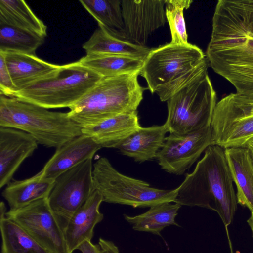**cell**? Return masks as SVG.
<instances>
[{
    "label": "cell",
    "mask_w": 253,
    "mask_h": 253,
    "mask_svg": "<svg viewBox=\"0 0 253 253\" xmlns=\"http://www.w3.org/2000/svg\"><path fill=\"white\" fill-rule=\"evenodd\" d=\"M209 66L253 97V0H219L206 52Z\"/></svg>",
    "instance_id": "1"
},
{
    "label": "cell",
    "mask_w": 253,
    "mask_h": 253,
    "mask_svg": "<svg viewBox=\"0 0 253 253\" xmlns=\"http://www.w3.org/2000/svg\"><path fill=\"white\" fill-rule=\"evenodd\" d=\"M233 182L224 149L211 145L193 171L186 174L184 181L176 188L174 203L214 211L227 227L232 222L237 209Z\"/></svg>",
    "instance_id": "2"
},
{
    "label": "cell",
    "mask_w": 253,
    "mask_h": 253,
    "mask_svg": "<svg viewBox=\"0 0 253 253\" xmlns=\"http://www.w3.org/2000/svg\"><path fill=\"white\" fill-rule=\"evenodd\" d=\"M209 67L205 53L198 46L170 42L151 49L139 75L151 93L165 102L207 72Z\"/></svg>",
    "instance_id": "3"
},
{
    "label": "cell",
    "mask_w": 253,
    "mask_h": 253,
    "mask_svg": "<svg viewBox=\"0 0 253 253\" xmlns=\"http://www.w3.org/2000/svg\"><path fill=\"white\" fill-rule=\"evenodd\" d=\"M138 75L103 78L69 108L70 118L83 128L121 114L136 111L144 91Z\"/></svg>",
    "instance_id": "4"
},
{
    "label": "cell",
    "mask_w": 253,
    "mask_h": 253,
    "mask_svg": "<svg viewBox=\"0 0 253 253\" xmlns=\"http://www.w3.org/2000/svg\"><path fill=\"white\" fill-rule=\"evenodd\" d=\"M0 127L27 132L47 148H57L83 134L68 113L51 111L3 95L0 96Z\"/></svg>",
    "instance_id": "5"
},
{
    "label": "cell",
    "mask_w": 253,
    "mask_h": 253,
    "mask_svg": "<svg viewBox=\"0 0 253 253\" xmlns=\"http://www.w3.org/2000/svg\"><path fill=\"white\" fill-rule=\"evenodd\" d=\"M103 78L77 61L61 65L51 76L15 91L10 97L47 109L69 108Z\"/></svg>",
    "instance_id": "6"
},
{
    "label": "cell",
    "mask_w": 253,
    "mask_h": 253,
    "mask_svg": "<svg viewBox=\"0 0 253 253\" xmlns=\"http://www.w3.org/2000/svg\"><path fill=\"white\" fill-rule=\"evenodd\" d=\"M216 100L206 72L167 101L168 116L165 124L169 132L185 134L210 126Z\"/></svg>",
    "instance_id": "7"
},
{
    "label": "cell",
    "mask_w": 253,
    "mask_h": 253,
    "mask_svg": "<svg viewBox=\"0 0 253 253\" xmlns=\"http://www.w3.org/2000/svg\"><path fill=\"white\" fill-rule=\"evenodd\" d=\"M95 190L103 201L131 206L150 207L166 202H174L177 192L152 187L149 184L119 172L106 157H101L93 165Z\"/></svg>",
    "instance_id": "8"
},
{
    "label": "cell",
    "mask_w": 253,
    "mask_h": 253,
    "mask_svg": "<svg viewBox=\"0 0 253 253\" xmlns=\"http://www.w3.org/2000/svg\"><path fill=\"white\" fill-rule=\"evenodd\" d=\"M211 145L247 148L253 140V97L237 92L217 102L212 117Z\"/></svg>",
    "instance_id": "9"
},
{
    "label": "cell",
    "mask_w": 253,
    "mask_h": 253,
    "mask_svg": "<svg viewBox=\"0 0 253 253\" xmlns=\"http://www.w3.org/2000/svg\"><path fill=\"white\" fill-rule=\"evenodd\" d=\"M95 190L92 157L55 179L48 200L63 231L73 214Z\"/></svg>",
    "instance_id": "10"
},
{
    "label": "cell",
    "mask_w": 253,
    "mask_h": 253,
    "mask_svg": "<svg viewBox=\"0 0 253 253\" xmlns=\"http://www.w3.org/2000/svg\"><path fill=\"white\" fill-rule=\"evenodd\" d=\"M5 216L17 223L51 253H69L64 231L50 207L48 198L10 209Z\"/></svg>",
    "instance_id": "11"
},
{
    "label": "cell",
    "mask_w": 253,
    "mask_h": 253,
    "mask_svg": "<svg viewBox=\"0 0 253 253\" xmlns=\"http://www.w3.org/2000/svg\"><path fill=\"white\" fill-rule=\"evenodd\" d=\"M211 126L185 134L170 133L156 155L159 165L166 171L182 175L211 145Z\"/></svg>",
    "instance_id": "12"
},
{
    "label": "cell",
    "mask_w": 253,
    "mask_h": 253,
    "mask_svg": "<svg viewBox=\"0 0 253 253\" xmlns=\"http://www.w3.org/2000/svg\"><path fill=\"white\" fill-rule=\"evenodd\" d=\"M165 0H123L122 10L127 40L145 46L149 36L167 21Z\"/></svg>",
    "instance_id": "13"
},
{
    "label": "cell",
    "mask_w": 253,
    "mask_h": 253,
    "mask_svg": "<svg viewBox=\"0 0 253 253\" xmlns=\"http://www.w3.org/2000/svg\"><path fill=\"white\" fill-rule=\"evenodd\" d=\"M37 140L23 131L0 127V188L8 184L23 161L38 148Z\"/></svg>",
    "instance_id": "14"
},
{
    "label": "cell",
    "mask_w": 253,
    "mask_h": 253,
    "mask_svg": "<svg viewBox=\"0 0 253 253\" xmlns=\"http://www.w3.org/2000/svg\"><path fill=\"white\" fill-rule=\"evenodd\" d=\"M101 148L90 136L82 134L56 148L41 170L42 177L53 180L89 158Z\"/></svg>",
    "instance_id": "15"
},
{
    "label": "cell",
    "mask_w": 253,
    "mask_h": 253,
    "mask_svg": "<svg viewBox=\"0 0 253 253\" xmlns=\"http://www.w3.org/2000/svg\"><path fill=\"white\" fill-rule=\"evenodd\" d=\"M103 201L101 194L96 190L77 211L64 230L69 253H72L86 240H91L96 224L104 218L99 211Z\"/></svg>",
    "instance_id": "16"
},
{
    "label": "cell",
    "mask_w": 253,
    "mask_h": 253,
    "mask_svg": "<svg viewBox=\"0 0 253 253\" xmlns=\"http://www.w3.org/2000/svg\"><path fill=\"white\" fill-rule=\"evenodd\" d=\"M141 127L136 111L121 114L82 128V132L91 137L101 148H115Z\"/></svg>",
    "instance_id": "17"
},
{
    "label": "cell",
    "mask_w": 253,
    "mask_h": 253,
    "mask_svg": "<svg viewBox=\"0 0 253 253\" xmlns=\"http://www.w3.org/2000/svg\"><path fill=\"white\" fill-rule=\"evenodd\" d=\"M1 52L4 55L10 75L16 87L15 91L51 76L61 67V65L46 62L36 55Z\"/></svg>",
    "instance_id": "18"
},
{
    "label": "cell",
    "mask_w": 253,
    "mask_h": 253,
    "mask_svg": "<svg viewBox=\"0 0 253 253\" xmlns=\"http://www.w3.org/2000/svg\"><path fill=\"white\" fill-rule=\"evenodd\" d=\"M169 132L166 125L141 127L115 148L135 161L143 162L156 158Z\"/></svg>",
    "instance_id": "19"
},
{
    "label": "cell",
    "mask_w": 253,
    "mask_h": 253,
    "mask_svg": "<svg viewBox=\"0 0 253 253\" xmlns=\"http://www.w3.org/2000/svg\"><path fill=\"white\" fill-rule=\"evenodd\" d=\"M230 173L237 188L238 204L253 211V166L246 147L224 149Z\"/></svg>",
    "instance_id": "20"
},
{
    "label": "cell",
    "mask_w": 253,
    "mask_h": 253,
    "mask_svg": "<svg viewBox=\"0 0 253 253\" xmlns=\"http://www.w3.org/2000/svg\"><path fill=\"white\" fill-rule=\"evenodd\" d=\"M55 180L42 177L41 171L22 180H13L6 185L2 195L10 209H17L35 201L48 198Z\"/></svg>",
    "instance_id": "21"
},
{
    "label": "cell",
    "mask_w": 253,
    "mask_h": 253,
    "mask_svg": "<svg viewBox=\"0 0 253 253\" xmlns=\"http://www.w3.org/2000/svg\"><path fill=\"white\" fill-rule=\"evenodd\" d=\"M86 54H110L131 57L144 61L151 49L113 35L99 26L83 45Z\"/></svg>",
    "instance_id": "22"
},
{
    "label": "cell",
    "mask_w": 253,
    "mask_h": 253,
    "mask_svg": "<svg viewBox=\"0 0 253 253\" xmlns=\"http://www.w3.org/2000/svg\"><path fill=\"white\" fill-rule=\"evenodd\" d=\"M181 207L176 203H163L150 207L148 211L141 214L134 216L124 214V216L133 230L160 236L161 231L166 227L172 225L179 226L175 218Z\"/></svg>",
    "instance_id": "23"
},
{
    "label": "cell",
    "mask_w": 253,
    "mask_h": 253,
    "mask_svg": "<svg viewBox=\"0 0 253 253\" xmlns=\"http://www.w3.org/2000/svg\"><path fill=\"white\" fill-rule=\"evenodd\" d=\"M83 66L103 78L139 74L143 61L135 58L110 54H86L78 60Z\"/></svg>",
    "instance_id": "24"
},
{
    "label": "cell",
    "mask_w": 253,
    "mask_h": 253,
    "mask_svg": "<svg viewBox=\"0 0 253 253\" xmlns=\"http://www.w3.org/2000/svg\"><path fill=\"white\" fill-rule=\"evenodd\" d=\"M79 2L96 20L98 26L102 27L118 38L127 40L122 14V0H80Z\"/></svg>",
    "instance_id": "25"
},
{
    "label": "cell",
    "mask_w": 253,
    "mask_h": 253,
    "mask_svg": "<svg viewBox=\"0 0 253 253\" xmlns=\"http://www.w3.org/2000/svg\"><path fill=\"white\" fill-rule=\"evenodd\" d=\"M0 212V229L2 244L1 253H51L20 225Z\"/></svg>",
    "instance_id": "26"
},
{
    "label": "cell",
    "mask_w": 253,
    "mask_h": 253,
    "mask_svg": "<svg viewBox=\"0 0 253 253\" xmlns=\"http://www.w3.org/2000/svg\"><path fill=\"white\" fill-rule=\"evenodd\" d=\"M0 22L41 36L47 35V26L22 0H0Z\"/></svg>",
    "instance_id": "27"
},
{
    "label": "cell",
    "mask_w": 253,
    "mask_h": 253,
    "mask_svg": "<svg viewBox=\"0 0 253 253\" xmlns=\"http://www.w3.org/2000/svg\"><path fill=\"white\" fill-rule=\"evenodd\" d=\"M45 37L0 22V51L36 55Z\"/></svg>",
    "instance_id": "28"
},
{
    "label": "cell",
    "mask_w": 253,
    "mask_h": 253,
    "mask_svg": "<svg viewBox=\"0 0 253 253\" xmlns=\"http://www.w3.org/2000/svg\"><path fill=\"white\" fill-rule=\"evenodd\" d=\"M192 2L191 0H165L166 17L171 37L170 43L180 45L189 44L183 11L190 7Z\"/></svg>",
    "instance_id": "29"
},
{
    "label": "cell",
    "mask_w": 253,
    "mask_h": 253,
    "mask_svg": "<svg viewBox=\"0 0 253 253\" xmlns=\"http://www.w3.org/2000/svg\"><path fill=\"white\" fill-rule=\"evenodd\" d=\"M16 91L4 54L0 52V94L11 97Z\"/></svg>",
    "instance_id": "30"
},
{
    "label": "cell",
    "mask_w": 253,
    "mask_h": 253,
    "mask_svg": "<svg viewBox=\"0 0 253 253\" xmlns=\"http://www.w3.org/2000/svg\"><path fill=\"white\" fill-rule=\"evenodd\" d=\"M82 253H102L99 244L94 245L91 240H86L82 243L77 248Z\"/></svg>",
    "instance_id": "31"
},
{
    "label": "cell",
    "mask_w": 253,
    "mask_h": 253,
    "mask_svg": "<svg viewBox=\"0 0 253 253\" xmlns=\"http://www.w3.org/2000/svg\"><path fill=\"white\" fill-rule=\"evenodd\" d=\"M98 244L102 253H120L118 247L112 241L100 238Z\"/></svg>",
    "instance_id": "32"
},
{
    "label": "cell",
    "mask_w": 253,
    "mask_h": 253,
    "mask_svg": "<svg viewBox=\"0 0 253 253\" xmlns=\"http://www.w3.org/2000/svg\"><path fill=\"white\" fill-rule=\"evenodd\" d=\"M247 222L251 228L253 237V211L251 212V216L248 219Z\"/></svg>",
    "instance_id": "33"
},
{
    "label": "cell",
    "mask_w": 253,
    "mask_h": 253,
    "mask_svg": "<svg viewBox=\"0 0 253 253\" xmlns=\"http://www.w3.org/2000/svg\"><path fill=\"white\" fill-rule=\"evenodd\" d=\"M247 148L249 149L250 157L253 166V145H250Z\"/></svg>",
    "instance_id": "34"
},
{
    "label": "cell",
    "mask_w": 253,
    "mask_h": 253,
    "mask_svg": "<svg viewBox=\"0 0 253 253\" xmlns=\"http://www.w3.org/2000/svg\"><path fill=\"white\" fill-rule=\"evenodd\" d=\"M253 145V140L252 141V142H251V143L250 145Z\"/></svg>",
    "instance_id": "35"
}]
</instances>
